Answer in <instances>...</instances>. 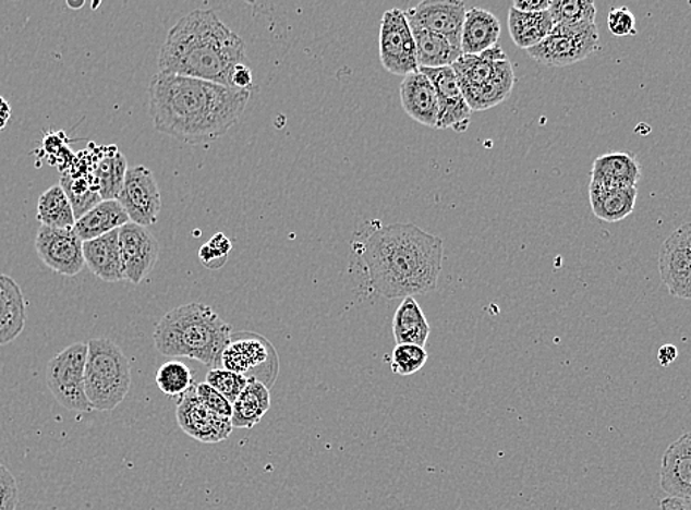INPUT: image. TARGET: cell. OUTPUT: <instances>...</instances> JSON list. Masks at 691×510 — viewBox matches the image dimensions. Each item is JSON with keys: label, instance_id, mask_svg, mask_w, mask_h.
<instances>
[{"label": "cell", "instance_id": "9", "mask_svg": "<svg viewBox=\"0 0 691 510\" xmlns=\"http://www.w3.org/2000/svg\"><path fill=\"white\" fill-rule=\"evenodd\" d=\"M380 61L389 73L402 77L420 70L414 33L407 14L399 8L386 11L383 15Z\"/></svg>", "mask_w": 691, "mask_h": 510}, {"label": "cell", "instance_id": "46", "mask_svg": "<svg viewBox=\"0 0 691 510\" xmlns=\"http://www.w3.org/2000/svg\"><path fill=\"white\" fill-rule=\"evenodd\" d=\"M12 117V108L11 105L8 104L7 99H3L0 96V132L7 129V125L10 124Z\"/></svg>", "mask_w": 691, "mask_h": 510}, {"label": "cell", "instance_id": "32", "mask_svg": "<svg viewBox=\"0 0 691 510\" xmlns=\"http://www.w3.org/2000/svg\"><path fill=\"white\" fill-rule=\"evenodd\" d=\"M36 217L41 226L52 227V229L71 230L77 221L73 206L61 184L52 185L40 196L37 202Z\"/></svg>", "mask_w": 691, "mask_h": 510}, {"label": "cell", "instance_id": "6", "mask_svg": "<svg viewBox=\"0 0 691 510\" xmlns=\"http://www.w3.org/2000/svg\"><path fill=\"white\" fill-rule=\"evenodd\" d=\"M222 368L244 378L255 379L271 389L280 373V360L267 337L252 331L235 332L231 336L221 357Z\"/></svg>", "mask_w": 691, "mask_h": 510}, {"label": "cell", "instance_id": "1", "mask_svg": "<svg viewBox=\"0 0 691 510\" xmlns=\"http://www.w3.org/2000/svg\"><path fill=\"white\" fill-rule=\"evenodd\" d=\"M252 90L183 75L158 73L149 86L156 132L187 145H208L238 124Z\"/></svg>", "mask_w": 691, "mask_h": 510}, {"label": "cell", "instance_id": "14", "mask_svg": "<svg viewBox=\"0 0 691 510\" xmlns=\"http://www.w3.org/2000/svg\"><path fill=\"white\" fill-rule=\"evenodd\" d=\"M404 14L411 25L448 37L454 46L461 48L466 16L465 3L461 0H425L404 11Z\"/></svg>", "mask_w": 691, "mask_h": 510}, {"label": "cell", "instance_id": "16", "mask_svg": "<svg viewBox=\"0 0 691 510\" xmlns=\"http://www.w3.org/2000/svg\"><path fill=\"white\" fill-rule=\"evenodd\" d=\"M659 272L671 296L691 301V252L678 230L659 248Z\"/></svg>", "mask_w": 691, "mask_h": 510}, {"label": "cell", "instance_id": "29", "mask_svg": "<svg viewBox=\"0 0 691 510\" xmlns=\"http://www.w3.org/2000/svg\"><path fill=\"white\" fill-rule=\"evenodd\" d=\"M508 27L512 40L518 48L531 49L541 45L554 29V20L549 11L537 14H525L511 8L508 15Z\"/></svg>", "mask_w": 691, "mask_h": 510}, {"label": "cell", "instance_id": "42", "mask_svg": "<svg viewBox=\"0 0 691 510\" xmlns=\"http://www.w3.org/2000/svg\"><path fill=\"white\" fill-rule=\"evenodd\" d=\"M254 84V75L246 63H240L231 73V87L240 88V90H251Z\"/></svg>", "mask_w": 691, "mask_h": 510}, {"label": "cell", "instance_id": "12", "mask_svg": "<svg viewBox=\"0 0 691 510\" xmlns=\"http://www.w3.org/2000/svg\"><path fill=\"white\" fill-rule=\"evenodd\" d=\"M177 423L187 436L206 445L227 440L233 433L231 420L206 408L196 394V385L181 396L175 409Z\"/></svg>", "mask_w": 691, "mask_h": 510}, {"label": "cell", "instance_id": "34", "mask_svg": "<svg viewBox=\"0 0 691 510\" xmlns=\"http://www.w3.org/2000/svg\"><path fill=\"white\" fill-rule=\"evenodd\" d=\"M61 187L64 189L66 196H69L75 219L82 218L84 214L102 202L95 175H71L65 172V174H62Z\"/></svg>", "mask_w": 691, "mask_h": 510}, {"label": "cell", "instance_id": "10", "mask_svg": "<svg viewBox=\"0 0 691 510\" xmlns=\"http://www.w3.org/2000/svg\"><path fill=\"white\" fill-rule=\"evenodd\" d=\"M117 201L120 202L133 224L146 229L158 222L162 209V197L154 172L149 168L143 166L129 168Z\"/></svg>", "mask_w": 691, "mask_h": 510}, {"label": "cell", "instance_id": "38", "mask_svg": "<svg viewBox=\"0 0 691 510\" xmlns=\"http://www.w3.org/2000/svg\"><path fill=\"white\" fill-rule=\"evenodd\" d=\"M231 248H233L231 240L226 234L217 233L208 243L201 247V264L205 268L217 271V269L225 267L227 260H229Z\"/></svg>", "mask_w": 691, "mask_h": 510}, {"label": "cell", "instance_id": "8", "mask_svg": "<svg viewBox=\"0 0 691 510\" xmlns=\"http://www.w3.org/2000/svg\"><path fill=\"white\" fill-rule=\"evenodd\" d=\"M599 29L597 25L584 28H568L555 25L541 45L529 49L530 57L538 63L554 69L572 65L589 58L599 49Z\"/></svg>", "mask_w": 691, "mask_h": 510}, {"label": "cell", "instance_id": "24", "mask_svg": "<svg viewBox=\"0 0 691 510\" xmlns=\"http://www.w3.org/2000/svg\"><path fill=\"white\" fill-rule=\"evenodd\" d=\"M130 218L118 201H102L75 221V234L82 242L102 238L129 224Z\"/></svg>", "mask_w": 691, "mask_h": 510}, {"label": "cell", "instance_id": "27", "mask_svg": "<svg viewBox=\"0 0 691 510\" xmlns=\"http://www.w3.org/2000/svg\"><path fill=\"white\" fill-rule=\"evenodd\" d=\"M393 336L398 344H415L421 348L427 344L429 324L414 298H404L396 311Z\"/></svg>", "mask_w": 691, "mask_h": 510}, {"label": "cell", "instance_id": "13", "mask_svg": "<svg viewBox=\"0 0 691 510\" xmlns=\"http://www.w3.org/2000/svg\"><path fill=\"white\" fill-rule=\"evenodd\" d=\"M421 73L427 75L429 82L436 87L438 96V121L436 129L453 130L457 133H465L471 122L470 105L463 98L461 86H459L457 74L452 66L444 69H420Z\"/></svg>", "mask_w": 691, "mask_h": 510}, {"label": "cell", "instance_id": "37", "mask_svg": "<svg viewBox=\"0 0 691 510\" xmlns=\"http://www.w3.org/2000/svg\"><path fill=\"white\" fill-rule=\"evenodd\" d=\"M205 382L233 404L239 396L242 394V391L246 389L248 379L244 378L243 375L231 373V371L225 368H215L210 369L208 375H206Z\"/></svg>", "mask_w": 691, "mask_h": 510}, {"label": "cell", "instance_id": "23", "mask_svg": "<svg viewBox=\"0 0 691 510\" xmlns=\"http://www.w3.org/2000/svg\"><path fill=\"white\" fill-rule=\"evenodd\" d=\"M500 23L490 11L471 8L466 11L462 28V54H480L497 45Z\"/></svg>", "mask_w": 691, "mask_h": 510}, {"label": "cell", "instance_id": "21", "mask_svg": "<svg viewBox=\"0 0 691 510\" xmlns=\"http://www.w3.org/2000/svg\"><path fill=\"white\" fill-rule=\"evenodd\" d=\"M25 323L23 290L14 278L0 272V345L12 343L24 331Z\"/></svg>", "mask_w": 691, "mask_h": 510}, {"label": "cell", "instance_id": "18", "mask_svg": "<svg viewBox=\"0 0 691 510\" xmlns=\"http://www.w3.org/2000/svg\"><path fill=\"white\" fill-rule=\"evenodd\" d=\"M400 102L412 120L436 129L440 111L436 87L420 70L403 77L400 84Z\"/></svg>", "mask_w": 691, "mask_h": 510}, {"label": "cell", "instance_id": "15", "mask_svg": "<svg viewBox=\"0 0 691 510\" xmlns=\"http://www.w3.org/2000/svg\"><path fill=\"white\" fill-rule=\"evenodd\" d=\"M120 248L125 280L141 284L158 263V240L145 227L129 222L120 229Z\"/></svg>", "mask_w": 691, "mask_h": 510}, {"label": "cell", "instance_id": "5", "mask_svg": "<svg viewBox=\"0 0 691 510\" xmlns=\"http://www.w3.org/2000/svg\"><path fill=\"white\" fill-rule=\"evenodd\" d=\"M86 362V396L93 411H113L128 398L132 387V368L120 345L100 337L88 341Z\"/></svg>", "mask_w": 691, "mask_h": 510}, {"label": "cell", "instance_id": "30", "mask_svg": "<svg viewBox=\"0 0 691 510\" xmlns=\"http://www.w3.org/2000/svg\"><path fill=\"white\" fill-rule=\"evenodd\" d=\"M516 74H513L511 61L501 62L499 71L490 82L478 88L463 90V98L470 105L471 111H486L504 102L511 95Z\"/></svg>", "mask_w": 691, "mask_h": 510}, {"label": "cell", "instance_id": "33", "mask_svg": "<svg viewBox=\"0 0 691 510\" xmlns=\"http://www.w3.org/2000/svg\"><path fill=\"white\" fill-rule=\"evenodd\" d=\"M549 12L554 27L584 28L596 24L593 0H551Z\"/></svg>", "mask_w": 691, "mask_h": 510}, {"label": "cell", "instance_id": "39", "mask_svg": "<svg viewBox=\"0 0 691 510\" xmlns=\"http://www.w3.org/2000/svg\"><path fill=\"white\" fill-rule=\"evenodd\" d=\"M196 394L206 408L217 413V415L222 416V418L231 420V416H233V404H231L225 396L213 389V387L206 385V382L196 385Z\"/></svg>", "mask_w": 691, "mask_h": 510}, {"label": "cell", "instance_id": "40", "mask_svg": "<svg viewBox=\"0 0 691 510\" xmlns=\"http://www.w3.org/2000/svg\"><path fill=\"white\" fill-rule=\"evenodd\" d=\"M609 32L615 37L638 35L635 29V16L627 7L614 8L608 15Z\"/></svg>", "mask_w": 691, "mask_h": 510}, {"label": "cell", "instance_id": "48", "mask_svg": "<svg viewBox=\"0 0 691 510\" xmlns=\"http://www.w3.org/2000/svg\"><path fill=\"white\" fill-rule=\"evenodd\" d=\"M83 5H84V2H78V3L69 2V7L74 8V10H80V8H82Z\"/></svg>", "mask_w": 691, "mask_h": 510}, {"label": "cell", "instance_id": "26", "mask_svg": "<svg viewBox=\"0 0 691 510\" xmlns=\"http://www.w3.org/2000/svg\"><path fill=\"white\" fill-rule=\"evenodd\" d=\"M411 28L414 33L420 69L452 66L462 57V49L454 46L448 37L416 25H411Z\"/></svg>", "mask_w": 691, "mask_h": 510}, {"label": "cell", "instance_id": "28", "mask_svg": "<svg viewBox=\"0 0 691 510\" xmlns=\"http://www.w3.org/2000/svg\"><path fill=\"white\" fill-rule=\"evenodd\" d=\"M269 406H271V393H269L268 387L251 379L246 389L233 403L231 424L234 428H254L267 415Z\"/></svg>", "mask_w": 691, "mask_h": 510}, {"label": "cell", "instance_id": "31", "mask_svg": "<svg viewBox=\"0 0 691 510\" xmlns=\"http://www.w3.org/2000/svg\"><path fill=\"white\" fill-rule=\"evenodd\" d=\"M128 171L129 163L125 156L116 146L105 147L95 167L96 184L102 201L118 199Z\"/></svg>", "mask_w": 691, "mask_h": 510}, {"label": "cell", "instance_id": "17", "mask_svg": "<svg viewBox=\"0 0 691 510\" xmlns=\"http://www.w3.org/2000/svg\"><path fill=\"white\" fill-rule=\"evenodd\" d=\"M660 487L668 497L691 501V433L682 434L665 452Z\"/></svg>", "mask_w": 691, "mask_h": 510}, {"label": "cell", "instance_id": "4", "mask_svg": "<svg viewBox=\"0 0 691 510\" xmlns=\"http://www.w3.org/2000/svg\"><path fill=\"white\" fill-rule=\"evenodd\" d=\"M231 336L230 324L213 307L196 302L167 312L155 328L154 343L163 356L189 357L215 369Z\"/></svg>", "mask_w": 691, "mask_h": 510}, {"label": "cell", "instance_id": "3", "mask_svg": "<svg viewBox=\"0 0 691 510\" xmlns=\"http://www.w3.org/2000/svg\"><path fill=\"white\" fill-rule=\"evenodd\" d=\"M246 63V45L217 12L196 10L168 32L158 57L159 73L231 87V73Z\"/></svg>", "mask_w": 691, "mask_h": 510}, {"label": "cell", "instance_id": "41", "mask_svg": "<svg viewBox=\"0 0 691 510\" xmlns=\"http://www.w3.org/2000/svg\"><path fill=\"white\" fill-rule=\"evenodd\" d=\"M19 505V486L14 475L0 463V510H16Z\"/></svg>", "mask_w": 691, "mask_h": 510}, {"label": "cell", "instance_id": "45", "mask_svg": "<svg viewBox=\"0 0 691 510\" xmlns=\"http://www.w3.org/2000/svg\"><path fill=\"white\" fill-rule=\"evenodd\" d=\"M660 510H691V501L676 499V497H665L660 501Z\"/></svg>", "mask_w": 691, "mask_h": 510}, {"label": "cell", "instance_id": "22", "mask_svg": "<svg viewBox=\"0 0 691 510\" xmlns=\"http://www.w3.org/2000/svg\"><path fill=\"white\" fill-rule=\"evenodd\" d=\"M505 61H508L507 53L496 45L480 54H462L452 69L463 92L490 82Z\"/></svg>", "mask_w": 691, "mask_h": 510}, {"label": "cell", "instance_id": "20", "mask_svg": "<svg viewBox=\"0 0 691 510\" xmlns=\"http://www.w3.org/2000/svg\"><path fill=\"white\" fill-rule=\"evenodd\" d=\"M84 260L92 274L107 282L124 281L120 248V230L83 243Z\"/></svg>", "mask_w": 691, "mask_h": 510}, {"label": "cell", "instance_id": "11", "mask_svg": "<svg viewBox=\"0 0 691 510\" xmlns=\"http://www.w3.org/2000/svg\"><path fill=\"white\" fill-rule=\"evenodd\" d=\"M35 246L41 263L61 276H77L86 265L82 239L73 229H52V227L40 226Z\"/></svg>", "mask_w": 691, "mask_h": 510}, {"label": "cell", "instance_id": "19", "mask_svg": "<svg viewBox=\"0 0 691 510\" xmlns=\"http://www.w3.org/2000/svg\"><path fill=\"white\" fill-rule=\"evenodd\" d=\"M642 167L631 151H609L597 156L592 168L590 184L608 189L638 187Z\"/></svg>", "mask_w": 691, "mask_h": 510}, {"label": "cell", "instance_id": "43", "mask_svg": "<svg viewBox=\"0 0 691 510\" xmlns=\"http://www.w3.org/2000/svg\"><path fill=\"white\" fill-rule=\"evenodd\" d=\"M550 2L551 0H517L512 8L525 14H537V12L549 11Z\"/></svg>", "mask_w": 691, "mask_h": 510}, {"label": "cell", "instance_id": "2", "mask_svg": "<svg viewBox=\"0 0 691 510\" xmlns=\"http://www.w3.org/2000/svg\"><path fill=\"white\" fill-rule=\"evenodd\" d=\"M374 292L387 299L433 292L444 264V240L412 222L381 227L362 243Z\"/></svg>", "mask_w": 691, "mask_h": 510}, {"label": "cell", "instance_id": "25", "mask_svg": "<svg viewBox=\"0 0 691 510\" xmlns=\"http://www.w3.org/2000/svg\"><path fill=\"white\" fill-rule=\"evenodd\" d=\"M589 195L593 214L602 221L614 224L633 214L638 187L608 189L590 184Z\"/></svg>", "mask_w": 691, "mask_h": 510}, {"label": "cell", "instance_id": "47", "mask_svg": "<svg viewBox=\"0 0 691 510\" xmlns=\"http://www.w3.org/2000/svg\"><path fill=\"white\" fill-rule=\"evenodd\" d=\"M678 231H680L687 247H689V251L691 252V222H686V224H682Z\"/></svg>", "mask_w": 691, "mask_h": 510}, {"label": "cell", "instance_id": "44", "mask_svg": "<svg viewBox=\"0 0 691 510\" xmlns=\"http://www.w3.org/2000/svg\"><path fill=\"white\" fill-rule=\"evenodd\" d=\"M678 349L674 344H665L659 349V355H657V360H659L660 365L669 366L674 361L677 360Z\"/></svg>", "mask_w": 691, "mask_h": 510}, {"label": "cell", "instance_id": "35", "mask_svg": "<svg viewBox=\"0 0 691 510\" xmlns=\"http://www.w3.org/2000/svg\"><path fill=\"white\" fill-rule=\"evenodd\" d=\"M156 385L163 394L181 398L195 382L187 365L183 362L170 361L156 373Z\"/></svg>", "mask_w": 691, "mask_h": 510}, {"label": "cell", "instance_id": "36", "mask_svg": "<svg viewBox=\"0 0 691 510\" xmlns=\"http://www.w3.org/2000/svg\"><path fill=\"white\" fill-rule=\"evenodd\" d=\"M428 353L425 348L415 344H398L391 353V371L402 377L419 373L427 364Z\"/></svg>", "mask_w": 691, "mask_h": 510}, {"label": "cell", "instance_id": "7", "mask_svg": "<svg viewBox=\"0 0 691 510\" xmlns=\"http://www.w3.org/2000/svg\"><path fill=\"white\" fill-rule=\"evenodd\" d=\"M87 352V343L71 344L52 357L46 366V382L50 393L69 411L93 412L84 385Z\"/></svg>", "mask_w": 691, "mask_h": 510}]
</instances>
